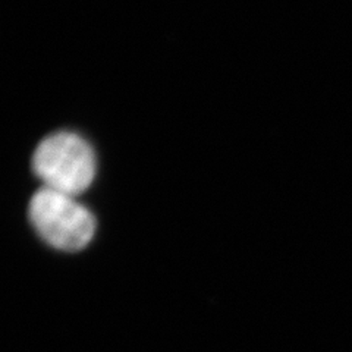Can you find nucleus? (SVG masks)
I'll list each match as a JSON object with an SVG mask.
<instances>
[{"label":"nucleus","mask_w":352,"mask_h":352,"mask_svg":"<svg viewBox=\"0 0 352 352\" xmlns=\"http://www.w3.org/2000/svg\"><path fill=\"white\" fill-rule=\"evenodd\" d=\"M28 214L37 234L62 251H80L94 236L96 219L76 197L43 186L32 195Z\"/></svg>","instance_id":"2"},{"label":"nucleus","mask_w":352,"mask_h":352,"mask_svg":"<svg viewBox=\"0 0 352 352\" xmlns=\"http://www.w3.org/2000/svg\"><path fill=\"white\" fill-rule=\"evenodd\" d=\"M32 170L46 188L76 197L94 181L96 157L90 144L80 135L56 132L37 146Z\"/></svg>","instance_id":"1"}]
</instances>
